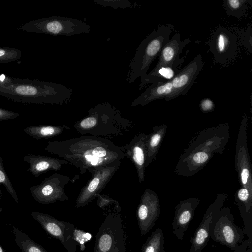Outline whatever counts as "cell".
<instances>
[{"instance_id":"obj_1","label":"cell","mask_w":252,"mask_h":252,"mask_svg":"<svg viewBox=\"0 0 252 252\" xmlns=\"http://www.w3.org/2000/svg\"><path fill=\"white\" fill-rule=\"evenodd\" d=\"M66 161L84 174L92 175L99 168L118 162L125 157L124 146L110 139L95 136H82L61 141H49L44 149Z\"/></svg>"},{"instance_id":"obj_2","label":"cell","mask_w":252,"mask_h":252,"mask_svg":"<svg viewBox=\"0 0 252 252\" xmlns=\"http://www.w3.org/2000/svg\"><path fill=\"white\" fill-rule=\"evenodd\" d=\"M230 136L228 123H221L198 132L181 154L174 172L189 177L200 171L209 163L215 154L224 151Z\"/></svg>"},{"instance_id":"obj_3","label":"cell","mask_w":252,"mask_h":252,"mask_svg":"<svg viewBox=\"0 0 252 252\" xmlns=\"http://www.w3.org/2000/svg\"><path fill=\"white\" fill-rule=\"evenodd\" d=\"M73 91L56 82L18 78L0 74V95L25 105L68 103Z\"/></svg>"},{"instance_id":"obj_4","label":"cell","mask_w":252,"mask_h":252,"mask_svg":"<svg viewBox=\"0 0 252 252\" xmlns=\"http://www.w3.org/2000/svg\"><path fill=\"white\" fill-rule=\"evenodd\" d=\"M203 64L199 54L188 63L171 80L163 83L152 84L137 97L131 106H145L153 101L164 99L170 101L185 94L194 84Z\"/></svg>"},{"instance_id":"obj_5","label":"cell","mask_w":252,"mask_h":252,"mask_svg":"<svg viewBox=\"0 0 252 252\" xmlns=\"http://www.w3.org/2000/svg\"><path fill=\"white\" fill-rule=\"evenodd\" d=\"M174 29L171 24L163 25L154 30L146 37L137 48L130 62L127 78L128 83H133L139 77L147 73L153 61L159 56L162 49L169 40Z\"/></svg>"},{"instance_id":"obj_6","label":"cell","mask_w":252,"mask_h":252,"mask_svg":"<svg viewBox=\"0 0 252 252\" xmlns=\"http://www.w3.org/2000/svg\"><path fill=\"white\" fill-rule=\"evenodd\" d=\"M17 30L32 33L70 36L93 32L90 26L79 19L53 16L26 22Z\"/></svg>"},{"instance_id":"obj_7","label":"cell","mask_w":252,"mask_h":252,"mask_svg":"<svg viewBox=\"0 0 252 252\" xmlns=\"http://www.w3.org/2000/svg\"><path fill=\"white\" fill-rule=\"evenodd\" d=\"M88 112L94 116V126L86 134L92 136H124L132 125L123 118L119 110L108 102L99 103Z\"/></svg>"},{"instance_id":"obj_8","label":"cell","mask_w":252,"mask_h":252,"mask_svg":"<svg viewBox=\"0 0 252 252\" xmlns=\"http://www.w3.org/2000/svg\"><path fill=\"white\" fill-rule=\"evenodd\" d=\"M249 117L243 116L237 135L235 155V168L241 187L252 194V164L248 151L247 131Z\"/></svg>"},{"instance_id":"obj_9","label":"cell","mask_w":252,"mask_h":252,"mask_svg":"<svg viewBox=\"0 0 252 252\" xmlns=\"http://www.w3.org/2000/svg\"><path fill=\"white\" fill-rule=\"evenodd\" d=\"M70 178L58 173L54 174L44 179L39 184L30 187L31 195L37 202L48 204L61 199L65 195V185Z\"/></svg>"},{"instance_id":"obj_10","label":"cell","mask_w":252,"mask_h":252,"mask_svg":"<svg viewBox=\"0 0 252 252\" xmlns=\"http://www.w3.org/2000/svg\"><path fill=\"white\" fill-rule=\"evenodd\" d=\"M209 45L214 62L224 64L236 55L237 35L225 28L219 27L213 34Z\"/></svg>"},{"instance_id":"obj_11","label":"cell","mask_w":252,"mask_h":252,"mask_svg":"<svg viewBox=\"0 0 252 252\" xmlns=\"http://www.w3.org/2000/svg\"><path fill=\"white\" fill-rule=\"evenodd\" d=\"M121 163V161L101 167L94 173L91 179L82 189L78 201L85 203L98 194L117 172Z\"/></svg>"},{"instance_id":"obj_12","label":"cell","mask_w":252,"mask_h":252,"mask_svg":"<svg viewBox=\"0 0 252 252\" xmlns=\"http://www.w3.org/2000/svg\"><path fill=\"white\" fill-rule=\"evenodd\" d=\"M191 42L189 38L181 40L180 34L175 33L162 49L155 68L162 66L179 68L184 62L189 51L187 50L182 58H180V55L185 46Z\"/></svg>"},{"instance_id":"obj_13","label":"cell","mask_w":252,"mask_h":252,"mask_svg":"<svg viewBox=\"0 0 252 252\" xmlns=\"http://www.w3.org/2000/svg\"><path fill=\"white\" fill-rule=\"evenodd\" d=\"M148 137L149 134L144 132L139 133L128 144L124 146L125 156L131 160L136 168L139 183H141L145 179Z\"/></svg>"},{"instance_id":"obj_14","label":"cell","mask_w":252,"mask_h":252,"mask_svg":"<svg viewBox=\"0 0 252 252\" xmlns=\"http://www.w3.org/2000/svg\"><path fill=\"white\" fill-rule=\"evenodd\" d=\"M23 160L29 164L28 171L35 178L49 171L59 170L63 165L68 164L64 159L33 154L26 155L23 158Z\"/></svg>"},{"instance_id":"obj_15","label":"cell","mask_w":252,"mask_h":252,"mask_svg":"<svg viewBox=\"0 0 252 252\" xmlns=\"http://www.w3.org/2000/svg\"><path fill=\"white\" fill-rule=\"evenodd\" d=\"M179 68L162 66L154 68L149 73L141 77L139 89L141 90L149 84L163 83L172 80L181 70Z\"/></svg>"},{"instance_id":"obj_16","label":"cell","mask_w":252,"mask_h":252,"mask_svg":"<svg viewBox=\"0 0 252 252\" xmlns=\"http://www.w3.org/2000/svg\"><path fill=\"white\" fill-rule=\"evenodd\" d=\"M167 128V124H164L154 127L153 131L149 134L147 142L146 167L149 165L157 156Z\"/></svg>"},{"instance_id":"obj_17","label":"cell","mask_w":252,"mask_h":252,"mask_svg":"<svg viewBox=\"0 0 252 252\" xmlns=\"http://www.w3.org/2000/svg\"><path fill=\"white\" fill-rule=\"evenodd\" d=\"M69 129L65 125L63 126H32L25 127L24 133L36 140L51 138L62 133L64 130Z\"/></svg>"},{"instance_id":"obj_18","label":"cell","mask_w":252,"mask_h":252,"mask_svg":"<svg viewBox=\"0 0 252 252\" xmlns=\"http://www.w3.org/2000/svg\"><path fill=\"white\" fill-rule=\"evenodd\" d=\"M11 231L16 244L22 252H46L43 248L18 228L12 226Z\"/></svg>"},{"instance_id":"obj_19","label":"cell","mask_w":252,"mask_h":252,"mask_svg":"<svg viewBox=\"0 0 252 252\" xmlns=\"http://www.w3.org/2000/svg\"><path fill=\"white\" fill-rule=\"evenodd\" d=\"M249 0H223V5L228 16L240 18L243 16L247 9L246 3Z\"/></svg>"},{"instance_id":"obj_20","label":"cell","mask_w":252,"mask_h":252,"mask_svg":"<svg viewBox=\"0 0 252 252\" xmlns=\"http://www.w3.org/2000/svg\"><path fill=\"white\" fill-rule=\"evenodd\" d=\"M3 185L7 192L12 198L16 202L18 203V198L15 189L6 174L3 165V160L0 155V199L2 198V193L1 189V185Z\"/></svg>"},{"instance_id":"obj_21","label":"cell","mask_w":252,"mask_h":252,"mask_svg":"<svg viewBox=\"0 0 252 252\" xmlns=\"http://www.w3.org/2000/svg\"><path fill=\"white\" fill-rule=\"evenodd\" d=\"M22 56L20 50L12 47H0V63H7L17 61Z\"/></svg>"},{"instance_id":"obj_22","label":"cell","mask_w":252,"mask_h":252,"mask_svg":"<svg viewBox=\"0 0 252 252\" xmlns=\"http://www.w3.org/2000/svg\"><path fill=\"white\" fill-rule=\"evenodd\" d=\"M97 4L114 9H126L136 6V4L127 0H93Z\"/></svg>"},{"instance_id":"obj_23","label":"cell","mask_w":252,"mask_h":252,"mask_svg":"<svg viewBox=\"0 0 252 252\" xmlns=\"http://www.w3.org/2000/svg\"><path fill=\"white\" fill-rule=\"evenodd\" d=\"M241 40L244 45L247 49L252 53V27L248 28L247 29L241 34Z\"/></svg>"},{"instance_id":"obj_24","label":"cell","mask_w":252,"mask_h":252,"mask_svg":"<svg viewBox=\"0 0 252 252\" xmlns=\"http://www.w3.org/2000/svg\"><path fill=\"white\" fill-rule=\"evenodd\" d=\"M112 244V239L111 237L105 234L103 235L99 240V248L102 252H106L108 251Z\"/></svg>"},{"instance_id":"obj_25","label":"cell","mask_w":252,"mask_h":252,"mask_svg":"<svg viewBox=\"0 0 252 252\" xmlns=\"http://www.w3.org/2000/svg\"><path fill=\"white\" fill-rule=\"evenodd\" d=\"M20 116L17 112L0 108V122L15 119Z\"/></svg>"},{"instance_id":"obj_26","label":"cell","mask_w":252,"mask_h":252,"mask_svg":"<svg viewBox=\"0 0 252 252\" xmlns=\"http://www.w3.org/2000/svg\"><path fill=\"white\" fill-rule=\"evenodd\" d=\"M200 108L204 113L211 112L214 108V102L209 98L203 99L200 101Z\"/></svg>"},{"instance_id":"obj_27","label":"cell","mask_w":252,"mask_h":252,"mask_svg":"<svg viewBox=\"0 0 252 252\" xmlns=\"http://www.w3.org/2000/svg\"><path fill=\"white\" fill-rule=\"evenodd\" d=\"M223 234L226 241L231 243L234 240V232L231 228L228 226H225L223 228Z\"/></svg>"},{"instance_id":"obj_28","label":"cell","mask_w":252,"mask_h":252,"mask_svg":"<svg viewBox=\"0 0 252 252\" xmlns=\"http://www.w3.org/2000/svg\"><path fill=\"white\" fill-rule=\"evenodd\" d=\"M191 217V214L189 210H185L181 214L179 221L180 224H184L187 223Z\"/></svg>"},{"instance_id":"obj_29","label":"cell","mask_w":252,"mask_h":252,"mask_svg":"<svg viewBox=\"0 0 252 252\" xmlns=\"http://www.w3.org/2000/svg\"><path fill=\"white\" fill-rule=\"evenodd\" d=\"M208 237V232L204 229H200L197 233L196 242L198 244H203L205 239Z\"/></svg>"},{"instance_id":"obj_30","label":"cell","mask_w":252,"mask_h":252,"mask_svg":"<svg viewBox=\"0 0 252 252\" xmlns=\"http://www.w3.org/2000/svg\"><path fill=\"white\" fill-rule=\"evenodd\" d=\"M148 212V207L147 203L142 204L138 210V216L140 219L144 220L147 216Z\"/></svg>"},{"instance_id":"obj_31","label":"cell","mask_w":252,"mask_h":252,"mask_svg":"<svg viewBox=\"0 0 252 252\" xmlns=\"http://www.w3.org/2000/svg\"><path fill=\"white\" fill-rule=\"evenodd\" d=\"M145 252H154V249L152 246H149L146 249Z\"/></svg>"},{"instance_id":"obj_32","label":"cell","mask_w":252,"mask_h":252,"mask_svg":"<svg viewBox=\"0 0 252 252\" xmlns=\"http://www.w3.org/2000/svg\"><path fill=\"white\" fill-rule=\"evenodd\" d=\"M0 252H5L4 250L2 249V248L0 245Z\"/></svg>"}]
</instances>
